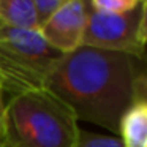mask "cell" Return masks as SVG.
Instances as JSON below:
<instances>
[{
  "mask_svg": "<svg viewBox=\"0 0 147 147\" xmlns=\"http://www.w3.org/2000/svg\"><path fill=\"white\" fill-rule=\"evenodd\" d=\"M133 57L81 45L63 54L45 82L73 111L86 120L119 133L120 119L133 103Z\"/></svg>",
  "mask_w": 147,
  "mask_h": 147,
  "instance_id": "1",
  "label": "cell"
},
{
  "mask_svg": "<svg viewBox=\"0 0 147 147\" xmlns=\"http://www.w3.org/2000/svg\"><path fill=\"white\" fill-rule=\"evenodd\" d=\"M79 131L73 111L46 89L13 95L5 105L3 147H74Z\"/></svg>",
  "mask_w": 147,
  "mask_h": 147,
  "instance_id": "2",
  "label": "cell"
},
{
  "mask_svg": "<svg viewBox=\"0 0 147 147\" xmlns=\"http://www.w3.org/2000/svg\"><path fill=\"white\" fill-rule=\"evenodd\" d=\"M62 55L38 29L0 26V87L11 96L45 89Z\"/></svg>",
  "mask_w": 147,
  "mask_h": 147,
  "instance_id": "3",
  "label": "cell"
},
{
  "mask_svg": "<svg viewBox=\"0 0 147 147\" xmlns=\"http://www.w3.org/2000/svg\"><path fill=\"white\" fill-rule=\"evenodd\" d=\"M141 21V5L123 14H106L90 10L87 16L82 45L105 51L123 52L131 57H142L138 32Z\"/></svg>",
  "mask_w": 147,
  "mask_h": 147,
  "instance_id": "4",
  "label": "cell"
},
{
  "mask_svg": "<svg viewBox=\"0 0 147 147\" xmlns=\"http://www.w3.org/2000/svg\"><path fill=\"white\" fill-rule=\"evenodd\" d=\"M89 11V0H71L43 21L38 30L55 51L68 54L82 45Z\"/></svg>",
  "mask_w": 147,
  "mask_h": 147,
  "instance_id": "5",
  "label": "cell"
},
{
  "mask_svg": "<svg viewBox=\"0 0 147 147\" xmlns=\"http://www.w3.org/2000/svg\"><path fill=\"white\" fill-rule=\"evenodd\" d=\"M120 142L123 147H147V105L133 101L125 111L119 125Z\"/></svg>",
  "mask_w": 147,
  "mask_h": 147,
  "instance_id": "6",
  "label": "cell"
},
{
  "mask_svg": "<svg viewBox=\"0 0 147 147\" xmlns=\"http://www.w3.org/2000/svg\"><path fill=\"white\" fill-rule=\"evenodd\" d=\"M0 26L40 29L33 0H0Z\"/></svg>",
  "mask_w": 147,
  "mask_h": 147,
  "instance_id": "7",
  "label": "cell"
},
{
  "mask_svg": "<svg viewBox=\"0 0 147 147\" xmlns=\"http://www.w3.org/2000/svg\"><path fill=\"white\" fill-rule=\"evenodd\" d=\"M90 10L106 14H123L139 7V0H89Z\"/></svg>",
  "mask_w": 147,
  "mask_h": 147,
  "instance_id": "8",
  "label": "cell"
},
{
  "mask_svg": "<svg viewBox=\"0 0 147 147\" xmlns=\"http://www.w3.org/2000/svg\"><path fill=\"white\" fill-rule=\"evenodd\" d=\"M74 147H123L119 138L105 136V134H96L90 131L81 130L79 138Z\"/></svg>",
  "mask_w": 147,
  "mask_h": 147,
  "instance_id": "9",
  "label": "cell"
},
{
  "mask_svg": "<svg viewBox=\"0 0 147 147\" xmlns=\"http://www.w3.org/2000/svg\"><path fill=\"white\" fill-rule=\"evenodd\" d=\"M68 2H71V0H33L36 14H38L40 26H41L43 21L48 19L54 11H57L59 8L63 7V5L68 3Z\"/></svg>",
  "mask_w": 147,
  "mask_h": 147,
  "instance_id": "10",
  "label": "cell"
},
{
  "mask_svg": "<svg viewBox=\"0 0 147 147\" xmlns=\"http://www.w3.org/2000/svg\"><path fill=\"white\" fill-rule=\"evenodd\" d=\"M133 101H142L147 105V73L136 74V76H134Z\"/></svg>",
  "mask_w": 147,
  "mask_h": 147,
  "instance_id": "11",
  "label": "cell"
},
{
  "mask_svg": "<svg viewBox=\"0 0 147 147\" xmlns=\"http://www.w3.org/2000/svg\"><path fill=\"white\" fill-rule=\"evenodd\" d=\"M141 46L146 48L147 45V0L141 2V21H139V32H138Z\"/></svg>",
  "mask_w": 147,
  "mask_h": 147,
  "instance_id": "12",
  "label": "cell"
},
{
  "mask_svg": "<svg viewBox=\"0 0 147 147\" xmlns=\"http://www.w3.org/2000/svg\"><path fill=\"white\" fill-rule=\"evenodd\" d=\"M3 115H5L3 90H2V87H0V138H2V130H3Z\"/></svg>",
  "mask_w": 147,
  "mask_h": 147,
  "instance_id": "13",
  "label": "cell"
},
{
  "mask_svg": "<svg viewBox=\"0 0 147 147\" xmlns=\"http://www.w3.org/2000/svg\"><path fill=\"white\" fill-rule=\"evenodd\" d=\"M0 147H3V142H2V138H0Z\"/></svg>",
  "mask_w": 147,
  "mask_h": 147,
  "instance_id": "14",
  "label": "cell"
},
{
  "mask_svg": "<svg viewBox=\"0 0 147 147\" xmlns=\"http://www.w3.org/2000/svg\"><path fill=\"white\" fill-rule=\"evenodd\" d=\"M139 2H142V0H139Z\"/></svg>",
  "mask_w": 147,
  "mask_h": 147,
  "instance_id": "15",
  "label": "cell"
}]
</instances>
